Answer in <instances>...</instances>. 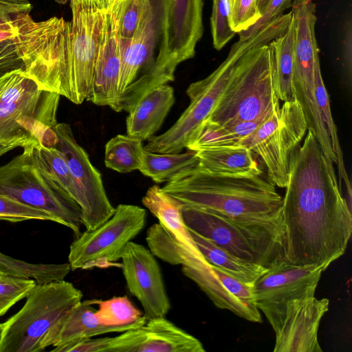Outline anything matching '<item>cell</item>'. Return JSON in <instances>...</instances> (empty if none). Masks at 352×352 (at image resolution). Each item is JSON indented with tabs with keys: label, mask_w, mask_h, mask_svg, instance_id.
<instances>
[{
	"label": "cell",
	"mask_w": 352,
	"mask_h": 352,
	"mask_svg": "<svg viewBox=\"0 0 352 352\" xmlns=\"http://www.w3.org/2000/svg\"><path fill=\"white\" fill-rule=\"evenodd\" d=\"M290 166L283 197L285 261L327 268L344 254L352 232L351 210L335 170L307 130Z\"/></svg>",
	"instance_id": "obj_1"
},
{
	"label": "cell",
	"mask_w": 352,
	"mask_h": 352,
	"mask_svg": "<svg viewBox=\"0 0 352 352\" xmlns=\"http://www.w3.org/2000/svg\"><path fill=\"white\" fill-rule=\"evenodd\" d=\"M162 188L183 205L206 209L236 220L282 221L283 197L263 173L219 175L197 166L180 173Z\"/></svg>",
	"instance_id": "obj_2"
},
{
	"label": "cell",
	"mask_w": 352,
	"mask_h": 352,
	"mask_svg": "<svg viewBox=\"0 0 352 352\" xmlns=\"http://www.w3.org/2000/svg\"><path fill=\"white\" fill-rule=\"evenodd\" d=\"M170 4V0H148L133 38H119L121 65L113 111L129 113L148 91L175 80L179 65L168 47Z\"/></svg>",
	"instance_id": "obj_3"
},
{
	"label": "cell",
	"mask_w": 352,
	"mask_h": 352,
	"mask_svg": "<svg viewBox=\"0 0 352 352\" xmlns=\"http://www.w3.org/2000/svg\"><path fill=\"white\" fill-rule=\"evenodd\" d=\"M287 20L279 16L245 40L233 44L226 58L205 78L186 89L190 104L175 123L161 135L153 136L144 146L156 153H178L186 148L197 128L208 118L221 96L234 67L250 48L267 44L287 30Z\"/></svg>",
	"instance_id": "obj_4"
},
{
	"label": "cell",
	"mask_w": 352,
	"mask_h": 352,
	"mask_svg": "<svg viewBox=\"0 0 352 352\" xmlns=\"http://www.w3.org/2000/svg\"><path fill=\"white\" fill-rule=\"evenodd\" d=\"M267 44L252 47L242 55L219 101L201 124L232 125L266 116L280 108Z\"/></svg>",
	"instance_id": "obj_5"
},
{
	"label": "cell",
	"mask_w": 352,
	"mask_h": 352,
	"mask_svg": "<svg viewBox=\"0 0 352 352\" xmlns=\"http://www.w3.org/2000/svg\"><path fill=\"white\" fill-rule=\"evenodd\" d=\"M182 214L188 230L245 261L267 268L285 261L282 221H241L186 205Z\"/></svg>",
	"instance_id": "obj_6"
},
{
	"label": "cell",
	"mask_w": 352,
	"mask_h": 352,
	"mask_svg": "<svg viewBox=\"0 0 352 352\" xmlns=\"http://www.w3.org/2000/svg\"><path fill=\"white\" fill-rule=\"evenodd\" d=\"M64 280L36 284L21 307L0 322V352H40L49 333L82 298Z\"/></svg>",
	"instance_id": "obj_7"
},
{
	"label": "cell",
	"mask_w": 352,
	"mask_h": 352,
	"mask_svg": "<svg viewBox=\"0 0 352 352\" xmlns=\"http://www.w3.org/2000/svg\"><path fill=\"white\" fill-rule=\"evenodd\" d=\"M35 140L0 166V195L50 213L77 237L83 226L81 208L41 169L35 156Z\"/></svg>",
	"instance_id": "obj_8"
},
{
	"label": "cell",
	"mask_w": 352,
	"mask_h": 352,
	"mask_svg": "<svg viewBox=\"0 0 352 352\" xmlns=\"http://www.w3.org/2000/svg\"><path fill=\"white\" fill-rule=\"evenodd\" d=\"M307 131L304 113L294 99L283 102L278 109L234 146L246 148L258 155L268 179L276 186L286 188L292 160Z\"/></svg>",
	"instance_id": "obj_9"
},
{
	"label": "cell",
	"mask_w": 352,
	"mask_h": 352,
	"mask_svg": "<svg viewBox=\"0 0 352 352\" xmlns=\"http://www.w3.org/2000/svg\"><path fill=\"white\" fill-rule=\"evenodd\" d=\"M145 209L121 204L113 214L93 230L81 232L69 246L68 263L71 270L121 267L118 261L126 245L144 229Z\"/></svg>",
	"instance_id": "obj_10"
},
{
	"label": "cell",
	"mask_w": 352,
	"mask_h": 352,
	"mask_svg": "<svg viewBox=\"0 0 352 352\" xmlns=\"http://www.w3.org/2000/svg\"><path fill=\"white\" fill-rule=\"evenodd\" d=\"M72 18L64 97L76 104L88 101L103 26L104 11L71 6Z\"/></svg>",
	"instance_id": "obj_11"
},
{
	"label": "cell",
	"mask_w": 352,
	"mask_h": 352,
	"mask_svg": "<svg viewBox=\"0 0 352 352\" xmlns=\"http://www.w3.org/2000/svg\"><path fill=\"white\" fill-rule=\"evenodd\" d=\"M329 305L327 298L315 296L281 305H256L275 332L274 352H322L318 331Z\"/></svg>",
	"instance_id": "obj_12"
},
{
	"label": "cell",
	"mask_w": 352,
	"mask_h": 352,
	"mask_svg": "<svg viewBox=\"0 0 352 352\" xmlns=\"http://www.w3.org/2000/svg\"><path fill=\"white\" fill-rule=\"evenodd\" d=\"M53 129L58 138L56 146L64 154L70 170L83 226L86 230H93L113 214L115 208L108 199L100 173L76 142L70 125L58 122Z\"/></svg>",
	"instance_id": "obj_13"
},
{
	"label": "cell",
	"mask_w": 352,
	"mask_h": 352,
	"mask_svg": "<svg viewBox=\"0 0 352 352\" xmlns=\"http://www.w3.org/2000/svg\"><path fill=\"white\" fill-rule=\"evenodd\" d=\"M60 96L38 89L20 99L0 105V137L29 135L44 145L54 146L58 138L53 127Z\"/></svg>",
	"instance_id": "obj_14"
},
{
	"label": "cell",
	"mask_w": 352,
	"mask_h": 352,
	"mask_svg": "<svg viewBox=\"0 0 352 352\" xmlns=\"http://www.w3.org/2000/svg\"><path fill=\"white\" fill-rule=\"evenodd\" d=\"M121 268L129 292L142 305L145 319L166 317L170 302L161 269L150 250L130 241L122 255Z\"/></svg>",
	"instance_id": "obj_15"
},
{
	"label": "cell",
	"mask_w": 352,
	"mask_h": 352,
	"mask_svg": "<svg viewBox=\"0 0 352 352\" xmlns=\"http://www.w3.org/2000/svg\"><path fill=\"white\" fill-rule=\"evenodd\" d=\"M199 340L165 317L107 337L106 352H205Z\"/></svg>",
	"instance_id": "obj_16"
},
{
	"label": "cell",
	"mask_w": 352,
	"mask_h": 352,
	"mask_svg": "<svg viewBox=\"0 0 352 352\" xmlns=\"http://www.w3.org/2000/svg\"><path fill=\"white\" fill-rule=\"evenodd\" d=\"M326 269L298 266L285 261L274 265L253 285L256 304L281 305L313 297Z\"/></svg>",
	"instance_id": "obj_17"
},
{
	"label": "cell",
	"mask_w": 352,
	"mask_h": 352,
	"mask_svg": "<svg viewBox=\"0 0 352 352\" xmlns=\"http://www.w3.org/2000/svg\"><path fill=\"white\" fill-rule=\"evenodd\" d=\"M120 52L116 19L111 7L104 11L103 26L88 101L111 107L118 97Z\"/></svg>",
	"instance_id": "obj_18"
},
{
	"label": "cell",
	"mask_w": 352,
	"mask_h": 352,
	"mask_svg": "<svg viewBox=\"0 0 352 352\" xmlns=\"http://www.w3.org/2000/svg\"><path fill=\"white\" fill-rule=\"evenodd\" d=\"M203 0H170L167 25L170 56L179 65L195 54L204 33Z\"/></svg>",
	"instance_id": "obj_19"
},
{
	"label": "cell",
	"mask_w": 352,
	"mask_h": 352,
	"mask_svg": "<svg viewBox=\"0 0 352 352\" xmlns=\"http://www.w3.org/2000/svg\"><path fill=\"white\" fill-rule=\"evenodd\" d=\"M92 300L78 302L49 333L44 342L45 349L58 346L76 340L93 338L110 333H122L138 328L146 322L144 317L129 324L109 327L100 323Z\"/></svg>",
	"instance_id": "obj_20"
},
{
	"label": "cell",
	"mask_w": 352,
	"mask_h": 352,
	"mask_svg": "<svg viewBox=\"0 0 352 352\" xmlns=\"http://www.w3.org/2000/svg\"><path fill=\"white\" fill-rule=\"evenodd\" d=\"M174 102V89L169 85L153 89L129 113L126 134L142 141L148 140L159 131Z\"/></svg>",
	"instance_id": "obj_21"
},
{
	"label": "cell",
	"mask_w": 352,
	"mask_h": 352,
	"mask_svg": "<svg viewBox=\"0 0 352 352\" xmlns=\"http://www.w3.org/2000/svg\"><path fill=\"white\" fill-rule=\"evenodd\" d=\"M143 205L180 245L191 254L204 258L195 243L182 214L183 204L157 185L151 186L142 199Z\"/></svg>",
	"instance_id": "obj_22"
},
{
	"label": "cell",
	"mask_w": 352,
	"mask_h": 352,
	"mask_svg": "<svg viewBox=\"0 0 352 352\" xmlns=\"http://www.w3.org/2000/svg\"><path fill=\"white\" fill-rule=\"evenodd\" d=\"M198 166L219 175H252L262 174L254 154L241 146H222L195 151Z\"/></svg>",
	"instance_id": "obj_23"
},
{
	"label": "cell",
	"mask_w": 352,
	"mask_h": 352,
	"mask_svg": "<svg viewBox=\"0 0 352 352\" xmlns=\"http://www.w3.org/2000/svg\"><path fill=\"white\" fill-rule=\"evenodd\" d=\"M183 274L195 282L218 308L254 322H261L258 310H253L232 295L219 280L208 262L197 267L182 266Z\"/></svg>",
	"instance_id": "obj_24"
},
{
	"label": "cell",
	"mask_w": 352,
	"mask_h": 352,
	"mask_svg": "<svg viewBox=\"0 0 352 352\" xmlns=\"http://www.w3.org/2000/svg\"><path fill=\"white\" fill-rule=\"evenodd\" d=\"M294 35L295 25L292 15L285 33L267 44L275 74L277 95L283 102L295 99L292 87Z\"/></svg>",
	"instance_id": "obj_25"
},
{
	"label": "cell",
	"mask_w": 352,
	"mask_h": 352,
	"mask_svg": "<svg viewBox=\"0 0 352 352\" xmlns=\"http://www.w3.org/2000/svg\"><path fill=\"white\" fill-rule=\"evenodd\" d=\"M190 232L197 248L209 264L217 267L244 283L253 285L268 270L267 267L249 263L229 253L191 230Z\"/></svg>",
	"instance_id": "obj_26"
},
{
	"label": "cell",
	"mask_w": 352,
	"mask_h": 352,
	"mask_svg": "<svg viewBox=\"0 0 352 352\" xmlns=\"http://www.w3.org/2000/svg\"><path fill=\"white\" fill-rule=\"evenodd\" d=\"M198 164L199 158L195 151L156 153L144 149L139 170L160 184L169 182L180 173L193 168Z\"/></svg>",
	"instance_id": "obj_27"
},
{
	"label": "cell",
	"mask_w": 352,
	"mask_h": 352,
	"mask_svg": "<svg viewBox=\"0 0 352 352\" xmlns=\"http://www.w3.org/2000/svg\"><path fill=\"white\" fill-rule=\"evenodd\" d=\"M146 241L153 254L170 265L196 267L206 262L180 245L160 223L151 226L146 232Z\"/></svg>",
	"instance_id": "obj_28"
},
{
	"label": "cell",
	"mask_w": 352,
	"mask_h": 352,
	"mask_svg": "<svg viewBox=\"0 0 352 352\" xmlns=\"http://www.w3.org/2000/svg\"><path fill=\"white\" fill-rule=\"evenodd\" d=\"M144 149L141 140L127 134L117 135L105 145L104 164L120 173L139 170Z\"/></svg>",
	"instance_id": "obj_29"
},
{
	"label": "cell",
	"mask_w": 352,
	"mask_h": 352,
	"mask_svg": "<svg viewBox=\"0 0 352 352\" xmlns=\"http://www.w3.org/2000/svg\"><path fill=\"white\" fill-rule=\"evenodd\" d=\"M314 71L316 100L321 119L329 139L331 149L336 159V164L338 167L339 184L342 183V179H344L346 188H349L351 186L344 164L343 154L340 144L337 128L331 113L329 95L321 74L319 55L315 58Z\"/></svg>",
	"instance_id": "obj_30"
},
{
	"label": "cell",
	"mask_w": 352,
	"mask_h": 352,
	"mask_svg": "<svg viewBox=\"0 0 352 352\" xmlns=\"http://www.w3.org/2000/svg\"><path fill=\"white\" fill-rule=\"evenodd\" d=\"M33 145L36 161L43 172L78 204L76 190L63 152L56 146H46L37 140Z\"/></svg>",
	"instance_id": "obj_31"
},
{
	"label": "cell",
	"mask_w": 352,
	"mask_h": 352,
	"mask_svg": "<svg viewBox=\"0 0 352 352\" xmlns=\"http://www.w3.org/2000/svg\"><path fill=\"white\" fill-rule=\"evenodd\" d=\"M0 270L7 274L32 278L38 284L64 280L72 270L68 263H32L0 252Z\"/></svg>",
	"instance_id": "obj_32"
},
{
	"label": "cell",
	"mask_w": 352,
	"mask_h": 352,
	"mask_svg": "<svg viewBox=\"0 0 352 352\" xmlns=\"http://www.w3.org/2000/svg\"><path fill=\"white\" fill-rule=\"evenodd\" d=\"M92 302L94 305H98L96 317L104 325L116 327L129 324L144 317L126 296H114L105 300L94 299Z\"/></svg>",
	"instance_id": "obj_33"
},
{
	"label": "cell",
	"mask_w": 352,
	"mask_h": 352,
	"mask_svg": "<svg viewBox=\"0 0 352 352\" xmlns=\"http://www.w3.org/2000/svg\"><path fill=\"white\" fill-rule=\"evenodd\" d=\"M148 0H113L111 8L115 14L119 38L131 39L145 11Z\"/></svg>",
	"instance_id": "obj_34"
},
{
	"label": "cell",
	"mask_w": 352,
	"mask_h": 352,
	"mask_svg": "<svg viewBox=\"0 0 352 352\" xmlns=\"http://www.w3.org/2000/svg\"><path fill=\"white\" fill-rule=\"evenodd\" d=\"M38 89L24 68L9 71L0 76V105L12 103Z\"/></svg>",
	"instance_id": "obj_35"
},
{
	"label": "cell",
	"mask_w": 352,
	"mask_h": 352,
	"mask_svg": "<svg viewBox=\"0 0 352 352\" xmlns=\"http://www.w3.org/2000/svg\"><path fill=\"white\" fill-rule=\"evenodd\" d=\"M32 278L10 274L0 275V305L3 314L16 302L26 298L36 285Z\"/></svg>",
	"instance_id": "obj_36"
},
{
	"label": "cell",
	"mask_w": 352,
	"mask_h": 352,
	"mask_svg": "<svg viewBox=\"0 0 352 352\" xmlns=\"http://www.w3.org/2000/svg\"><path fill=\"white\" fill-rule=\"evenodd\" d=\"M0 220L10 222L41 220L58 223L56 218L50 213L1 195H0Z\"/></svg>",
	"instance_id": "obj_37"
},
{
	"label": "cell",
	"mask_w": 352,
	"mask_h": 352,
	"mask_svg": "<svg viewBox=\"0 0 352 352\" xmlns=\"http://www.w3.org/2000/svg\"><path fill=\"white\" fill-rule=\"evenodd\" d=\"M232 30L239 34L254 25L261 17L256 0H227Z\"/></svg>",
	"instance_id": "obj_38"
},
{
	"label": "cell",
	"mask_w": 352,
	"mask_h": 352,
	"mask_svg": "<svg viewBox=\"0 0 352 352\" xmlns=\"http://www.w3.org/2000/svg\"><path fill=\"white\" fill-rule=\"evenodd\" d=\"M210 25L213 47L220 50L236 34L230 25L227 0H212Z\"/></svg>",
	"instance_id": "obj_39"
},
{
	"label": "cell",
	"mask_w": 352,
	"mask_h": 352,
	"mask_svg": "<svg viewBox=\"0 0 352 352\" xmlns=\"http://www.w3.org/2000/svg\"><path fill=\"white\" fill-rule=\"evenodd\" d=\"M212 268L226 289L235 298L253 310H259L256 306L253 285L243 283L216 266Z\"/></svg>",
	"instance_id": "obj_40"
},
{
	"label": "cell",
	"mask_w": 352,
	"mask_h": 352,
	"mask_svg": "<svg viewBox=\"0 0 352 352\" xmlns=\"http://www.w3.org/2000/svg\"><path fill=\"white\" fill-rule=\"evenodd\" d=\"M294 0H270L259 20L245 31L239 33V40H245L261 30L268 23L283 14Z\"/></svg>",
	"instance_id": "obj_41"
},
{
	"label": "cell",
	"mask_w": 352,
	"mask_h": 352,
	"mask_svg": "<svg viewBox=\"0 0 352 352\" xmlns=\"http://www.w3.org/2000/svg\"><path fill=\"white\" fill-rule=\"evenodd\" d=\"M18 68L24 67L13 38L0 42V76Z\"/></svg>",
	"instance_id": "obj_42"
},
{
	"label": "cell",
	"mask_w": 352,
	"mask_h": 352,
	"mask_svg": "<svg viewBox=\"0 0 352 352\" xmlns=\"http://www.w3.org/2000/svg\"><path fill=\"white\" fill-rule=\"evenodd\" d=\"M32 8L28 0H0V26L12 23L16 16L30 12Z\"/></svg>",
	"instance_id": "obj_43"
},
{
	"label": "cell",
	"mask_w": 352,
	"mask_h": 352,
	"mask_svg": "<svg viewBox=\"0 0 352 352\" xmlns=\"http://www.w3.org/2000/svg\"><path fill=\"white\" fill-rule=\"evenodd\" d=\"M342 58L346 76L351 78L352 68V21L351 14L347 16L344 23Z\"/></svg>",
	"instance_id": "obj_44"
},
{
	"label": "cell",
	"mask_w": 352,
	"mask_h": 352,
	"mask_svg": "<svg viewBox=\"0 0 352 352\" xmlns=\"http://www.w3.org/2000/svg\"><path fill=\"white\" fill-rule=\"evenodd\" d=\"M34 140L29 135L16 136L13 138L0 137V157L6 153L18 148L23 147L25 144Z\"/></svg>",
	"instance_id": "obj_45"
},
{
	"label": "cell",
	"mask_w": 352,
	"mask_h": 352,
	"mask_svg": "<svg viewBox=\"0 0 352 352\" xmlns=\"http://www.w3.org/2000/svg\"><path fill=\"white\" fill-rule=\"evenodd\" d=\"M70 6L89 7L105 10L112 3V0H69Z\"/></svg>",
	"instance_id": "obj_46"
},
{
	"label": "cell",
	"mask_w": 352,
	"mask_h": 352,
	"mask_svg": "<svg viewBox=\"0 0 352 352\" xmlns=\"http://www.w3.org/2000/svg\"><path fill=\"white\" fill-rule=\"evenodd\" d=\"M14 36V30L12 22L9 25L0 26V42L7 39L13 38Z\"/></svg>",
	"instance_id": "obj_47"
},
{
	"label": "cell",
	"mask_w": 352,
	"mask_h": 352,
	"mask_svg": "<svg viewBox=\"0 0 352 352\" xmlns=\"http://www.w3.org/2000/svg\"><path fill=\"white\" fill-rule=\"evenodd\" d=\"M270 1V0H256L257 6L259 12L261 14V16Z\"/></svg>",
	"instance_id": "obj_48"
},
{
	"label": "cell",
	"mask_w": 352,
	"mask_h": 352,
	"mask_svg": "<svg viewBox=\"0 0 352 352\" xmlns=\"http://www.w3.org/2000/svg\"><path fill=\"white\" fill-rule=\"evenodd\" d=\"M69 0H55L57 3L60 4H65L67 3Z\"/></svg>",
	"instance_id": "obj_49"
},
{
	"label": "cell",
	"mask_w": 352,
	"mask_h": 352,
	"mask_svg": "<svg viewBox=\"0 0 352 352\" xmlns=\"http://www.w3.org/2000/svg\"><path fill=\"white\" fill-rule=\"evenodd\" d=\"M4 314H3V308H2V306L0 305V317L3 316Z\"/></svg>",
	"instance_id": "obj_50"
},
{
	"label": "cell",
	"mask_w": 352,
	"mask_h": 352,
	"mask_svg": "<svg viewBox=\"0 0 352 352\" xmlns=\"http://www.w3.org/2000/svg\"><path fill=\"white\" fill-rule=\"evenodd\" d=\"M5 274V273L0 270V275H1V274Z\"/></svg>",
	"instance_id": "obj_51"
},
{
	"label": "cell",
	"mask_w": 352,
	"mask_h": 352,
	"mask_svg": "<svg viewBox=\"0 0 352 352\" xmlns=\"http://www.w3.org/2000/svg\"><path fill=\"white\" fill-rule=\"evenodd\" d=\"M113 0H112V2H113Z\"/></svg>",
	"instance_id": "obj_52"
}]
</instances>
